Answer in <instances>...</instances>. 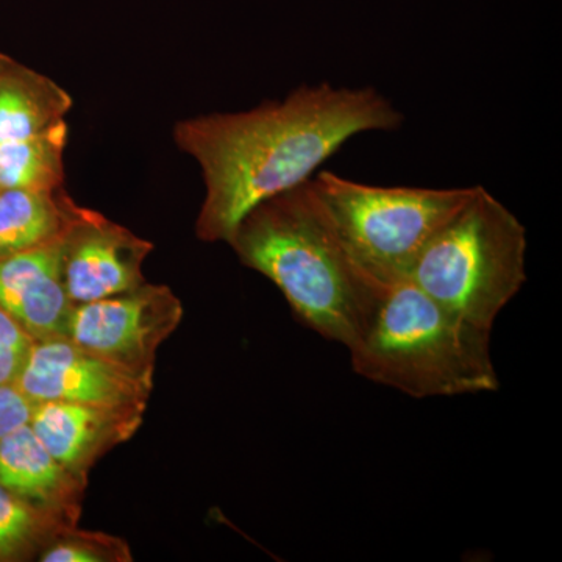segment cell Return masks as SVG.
<instances>
[{
  "mask_svg": "<svg viewBox=\"0 0 562 562\" xmlns=\"http://www.w3.org/2000/svg\"><path fill=\"white\" fill-rule=\"evenodd\" d=\"M403 122L382 91L327 81L239 113L180 121L173 138L199 162L205 183L199 239L228 243L250 210L306 183L351 138L398 131Z\"/></svg>",
  "mask_w": 562,
  "mask_h": 562,
  "instance_id": "cell-1",
  "label": "cell"
},
{
  "mask_svg": "<svg viewBox=\"0 0 562 562\" xmlns=\"http://www.w3.org/2000/svg\"><path fill=\"white\" fill-rule=\"evenodd\" d=\"M247 268L271 280L305 327L350 349L387 286L353 260L310 180L250 210L228 239Z\"/></svg>",
  "mask_w": 562,
  "mask_h": 562,
  "instance_id": "cell-2",
  "label": "cell"
},
{
  "mask_svg": "<svg viewBox=\"0 0 562 562\" xmlns=\"http://www.w3.org/2000/svg\"><path fill=\"white\" fill-rule=\"evenodd\" d=\"M350 351L355 373L413 398L492 394V331L450 313L409 280L384 290Z\"/></svg>",
  "mask_w": 562,
  "mask_h": 562,
  "instance_id": "cell-3",
  "label": "cell"
},
{
  "mask_svg": "<svg viewBox=\"0 0 562 562\" xmlns=\"http://www.w3.org/2000/svg\"><path fill=\"white\" fill-rule=\"evenodd\" d=\"M527 228L486 188L432 235L408 279L432 301L473 325L494 330L527 283Z\"/></svg>",
  "mask_w": 562,
  "mask_h": 562,
  "instance_id": "cell-4",
  "label": "cell"
},
{
  "mask_svg": "<svg viewBox=\"0 0 562 562\" xmlns=\"http://www.w3.org/2000/svg\"><path fill=\"white\" fill-rule=\"evenodd\" d=\"M310 187L353 260L384 286L408 279L425 244L473 192V187H379L331 171L316 172Z\"/></svg>",
  "mask_w": 562,
  "mask_h": 562,
  "instance_id": "cell-5",
  "label": "cell"
},
{
  "mask_svg": "<svg viewBox=\"0 0 562 562\" xmlns=\"http://www.w3.org/2000/svg\"><path fill=\"white\" fill-rule=\"evenodd\" d=\"M183 306L171 288L144 283L70 313L66 338L128 371L154 375L161 344L179 327Z\"/></svg>",
  "mask_w": 562,
  "mask_h": 562,
  "instance_id": "cell-6",
  "label": "cell"
},
{
  "mask_svg": "<svg viewBox=\"0 0 562 562\" xmlns=\"http://www.w3.org/2000/svg\"><path fill=\"white\" fill-rule=\"evenodd\" d=\"M29 401L146 408L154 375L128 371L69 338L33 342L13 384Z\"/></svg>",
  "mask_w": 562,
  "mask_h": 562,
  "instance_id": "cell-7",
  "label": "cell"
},
{
  "mask_svg": "<svg viewBox=\"0 0 562 562\" xmlns=\"http://www.w3.org/2000/svg\"><path fill=\"white\" fill-rule=\"evenodd\" d=\"M154 244L128 228L85 209L63 238L61 266L74 305L101 301L146 283L143 265Z\"/></svg>",
  "mask_w": 562,
  "mask_h": 562,
  "instance_id": "cell-8",
  "label": "cell"
},
{
  "mask_svg": "<svg viewBox=\"0 0 562 562\" xmlns=\"http://www.w3.org/2000/svg\"><path fill=\"white\" fill-rule=\"evenodd\" d=\"M144 412L132 406L35 402L29 425L55 460L87 482L103 454L139 430Z\"/></svg>",
  "mask_w": 562,
  "mask_h": 562,
  "instance_id": "cell-9",
  "label": "cell"
},
{
  "mask_svg": "<svg viewBox=\"0 0 562 562\" xmlns=\"http://www.w3.org/2000/svg\"><path fill=\"white\" fill-rule=\"evenodd\" d=\"M61 244L55 241L0 257V308L33 341L66 338L70 302L63 281Z\"/></svg>",
  "mask_w": 562,
  "mask_h": 562,
  "instance_id": "cell-10",
  "label": "cell"
},
{
  "mask_svg": "<svg viewBox=\"0 0 562 562\" xmlns=\"http://www.w3.org/2000/svg\"><path fill=\"white\" fill-rule=\"evenodd\" d=\"M0 484L72 524L79 519L81 492L87 486L52 457L29 424L0 439Z\"/></svg>",
  "mask_w": 562,
  "mask_h": 562,
  "instance_id": "cell-11",
  "label": "cell"
},
{
  "mask_svg": "<svg viewBox=\"0 0 562 562\" xmlns=\"http://www.w3.org/2000/svg\"><path fill=\"white\" fill-rule=\"evenodd\" d=\"M83 206L58 190H0V257L60 241Z\"/></svg>",
  "mask_w": 562,
  "mask_h": 562,
  "instance_id": "cell-12",
  "label": "cell"
},
{
  "mask_svg": "<svg viewBox=\"0 0 562 562\" xmlns=\"http://www.w3.org/2000/svg\"><path fill=\"white\" fill-rule=\"evenodd\" d=\"M70 106L60 85L7 58L0 70V143L43 132L65 120Z\"/></svg>",
  "mask_w": 562,
  "mask_h": 562,
  "instance_id": "cell-13",
  "label": "cell"
},
{
  "mask_svg": "<svg viewBox=\"0 0 562 562\" xmlns=\"http://www.w3.org/2000/svg\"><path fill=\"white\" fill-rule=\"evenodd\" d=\"M65 120L29 138L0 143V190L65 188Z\"/></svg>",
  "mask_w": 562,
  "mask_h": 562,
  "instance_id": "cell-14",
  "label": "cell"
},
{
  "mask_svg": "<svg viewBox=\"0 0 562 562\" xmlns=\"http://www.w3.org/2000/svg\"><path fill=\"white\" fill-rule=\"evenodd\" d=\"M68 527L76 524L0 484V562L29 560Z\"/></svg>",
  "mask_w": 562,
  "mask_h": 562,
  "instance_id": "cell-15",
  "label": "cell"
},
{
  "mask_svg": "<svg viewBox=\"0 0 562 562\" xmlns=\"http://www.w3.org/2000/svg\"><path fill=\"white\" fill-rule=\"evenodd\" d=\"M38 554L43 562L132 561L131 549L120 538L98 531L76 530V527L63 528Z\"/></svg>",
  "mask_w": 562,
  "mask_h": 562,
  "instance_id": "cell-16",
  "label": "cell"
},
{
  "mask_svg": "<svg viewBox=\"0 0 562 562\" xmlns=\"http://www.w3.org/2000/svg\"><path fill=\"white\" fill-rule=\"evenodd\" d=\"M32 336L0 308V384H14L33 346Z\"/></svg>",
  "mask_w": 562,
  "mask_h": 562,
  "instance_id": "cell-17",
  "label": "cell"
},
{
  "mask_svg": "<svg viewBox=\"0 0 562 562\" xmlns=\"http://www.w3.org/2000/svg\"><path fill=\"white\" fill-rule=\"evenodd\" d=\"M33 402L21 394L13 384H0V439L29 424Z\"/></svg>",
  "mask_w": 562,
  "mask_h": 562,
  "instance_id": "cell-18",
  "label": "cell"
},
{
  "mask_svg": "<svg viewBox=\"0 0 562 562\" xmlns=\"http://www.w3.org/2000/svg\"><path fill=\"white\" fill-rule=\"evenodd\" d=\"M7 57L5 55L0 54V70H2L3 65H5Z\"/></svg>",
  "mask_w": 562,
  "mask_h": 562,
  "instance_id": "cell-19",
  "label": "cell"
}]
</instances>
